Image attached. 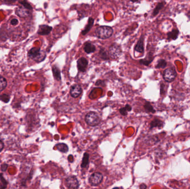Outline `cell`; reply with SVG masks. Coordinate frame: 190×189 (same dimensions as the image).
<instances>
[{
    "instance_id": "cell-8",
    "label": "cell",
    "mask_w": 190,
    "mask_h": 189,
    "mask_svg": "<svg viewBox=\"0 0 190 189\" xmlns=\"http://www.w3.org/2000/svg\"><path fill=\"white\" fill-rule=\"evenodd\" d=\"M89 65V61L85 57H81L77 61V69L80 72H85Z\"/></svg>"
},
{
    "instance_id": "cell-32",
    "label": "cell",
    "mask_w": 190,
    "mask_h": 189,
    "mask_svg": "<svg viewBox=\"0 0 190 189\" xmlns=\"http://www.w3.org/2000/svg\"><path fill=\"white\" fill-rule=\"evenodd\" d=\"M7 166H8V165H7V164H2V165H1V170H2V171H5L7 169Z\"/></svg>"
},
{
    "instance_id": "cell-34",
    "label": "cell",
    "mask_w": 190,
    "mask_h": 189,
    "mask_svg": "<svg viewBox=\"0 0 190 189\" xmlns=\"http://www.w3.org/2000/svg\"><path fill=\"white\" fill-rule=\"evenodd\" d=\"M146 188H147V186L144 184H142L140 186V189H146Z\"/></svg>"
},
{
    "instance_id": "cell-24",
    "label": "cell",
    "mask_w": 190,
    "mask_h": 189,
    "mask_svg": "<svg viewBox=\"0 0 190 189\" xmlns=\"http://www.w3.org/2000/svg\"><path fill=\"white\" fill-rule=\"evenodd\" d=\"M167 66V62L164 59H160L158 60L157 64L156 65L155 67L156 68H158V69H160V68L164 69L165 68H166Z\"/></svg>"
},
{
    "instance_id": "cell-29",
    "label": "cell",
    "mask_w": 190,
    "mask_h": 189,
    "mask_svg": "<svg viewBox=\"0 0 190 189\" xmlns=\"http://www.w3.org/2000/svg\"><path fill=\"white\" fill-rule=\"evenodd\" d=\"M0 100L2 101L5 103H7L10 100V96L7 94H4L1 96H0Z\"/></svg>"
},
{
    "instance_id": "cell-3",
    "label": "cell",
    "mask_w": 190,
    "mask_h": 189,
    "mask_svg": "<svg viewBox=\"0 0 190 189\" xmlns=\"http://www.w3.org/2000/svg\"><path fill=\"white\" fill-rule=\"evenodd\" d=\"M108 53L111 58L116 60L121 56L122 53L121 47L117 43H112L108 48Z\"/></svg>"
},
{
    "instance_id": "cell-22",
    "label": "cell",
    "mask_w": 190,
    "mask_h": 189,
    "mask_svg": "<svg viewBox=\"0 0 190 189\" xmlns=\"http://www.w3.org/2000/svg\"><path fill=\"white\" fill-rule=\"evenodd\" d=\"M144 107L146 112H147L148 113H153V114L156 113V110L154 108L153 106L151 105V103L150 102H146L144 103Z\"/></svg>"
},
{
    "instance_id": "cell-31",
    "label": "cell",
    "mask_w": 190,
    "mask_h": 189,
    "mask_svg": "<svg viewBox=\"0 0 190 189\" xmlns=\"http://www.w3.org/2000/svg\"><path fill=\"white\" fill-rule=\"evenodd\" d=\"M11 24L13 26H16L17 24H18V20L16 19V18H14L13 20L11 21Z\"/></svg>"
},
{
    "instance_id": "cell-13",
    "label": "cell",
    "mask_w": 190,
    "mask_h": 189,
    "mask_svg": "<svg viewBox=\"0 0 190 189\" xmlns=\"http://www.w3.org/2000/svg\"><path fill=\"white\" fill-rule=\"evenodd\" d=\"M15 12L17 15L20 17H26L30 13L29 10H27L26 8H25L23 6L17 7Z\"/></svg>"
},
{
    "instance_id": "cell-14",
    "label": "cell",
    "mask_w": 190,
    "mask_h": 189,
    "mask_svg": "<svg viewBox=\"0 0 190 189\" xmlns=\"http://www.w3.org/2000/svg\"><path fill=\"white\" fill-rule=\"evenodd\" d=\"M94 21L95 20L93 18H92V17H89L88 23L86 24L85 28L82 30V32H81L83 36H85L86 34L89 33L94 24Z\"/></svg>"
},
{
    "instance_id": "cell-23",
    "label": "cell",
    "mask_w": 190,
    "mask_h": 189,
    "mask_svg": "<svg viewBox=\"0 0 190 189\" xmlns=\"http://www.w3.org/2000/svg\"><path fill=\"white\" fill-rule=\"evenodd\" d=\"M56 148L58 150H59V152H62V153H67L69 151V148L67 145L64 144V143H59L56 145Z\"/></svg>"
},
{
    "instance_id": "cell-36",
    "label": "cell",
    "mask_w": 190,
    "mask_h": 189,
    "mask_svg": "<svg viewBox=\"0 0 190 189\" xmlns=\"http://www.w3.org/2000/svg\"><path fill=\"white\" fill-rule=\"evenodd\" d=\"M119 189V188H117V187H115V188H114V189Z\"/></svg>"
},
{
    "instance_id": "cell-9",
    "label": "cell",
    "mask_w": 190,
    "mask_h": 189,
    "mask_svg": "<svg viewBox=\"0 0 190 189\" xmlns=\"http://www.w3.org/2000/svg\"><path fill=\"white\" fill-rule=\"evenodd\" d=\"M82 92V88L79 84H75L71 86L70 93L71 96L73 98H78L79 96H80Z\"/></svg>"
},
{
    "instance_id": "cell-35",
    "label": "cell",
    "mask_w": 190,
    "mask_h": 189,
    "mask_svg": "<svg viewBox=\"0 0 190 189\" xmlns=\"http://www.w3.org/2000/svg\"><path fill=\"white\" fill-rule=\"evenodd\" d=\"M68 160H69V161H70L71 163H72V161H73V157L71 155H70L69 156Z\"/></svg>"
},
{
    "instance_id": "cell-5",
    "label": "cell",
    "mask_w": 190,
    "mask_h": 189,
    "mask_svg": "<svg viewBox=\"0 0 190 189\" xmlns=\"http://www.w3.org/2000/svg\"><path fill=\"white\" fill-rule=\"evenodd\" d=\"M163 78L168 83L173 82L177 77V72L174 67H170L164 70Z\"/></svg>"
},
{
    "instance_id": "cell-16",
    "label": "cell",
    "mask_w": 190,
    "mask_h": 189,
    "mask_svg": "<svg viewBox=\"0 0 190 189\" xmlns=\"http://www.w3.org/2000/svg\"><path fill=\"white\" fill-rule=\"evenodd\" d=\"M52 70L54 78L57 81H60L61 80V75L59 68L56 65H53L52 67Z\"/></svg>"
},
{
    "instance_id": "cell-27",
    "label": "cell",
    "mask_w": 190,
    "mask_h": 189,
    "mask_svg": "<svg viewBox=\"0 0 190 189\" xmlns=\"http://www.w3.org/2000/svg\"><path fill=\"white\" fill-rule=\"evenodd\" d=\"M89 161V155L87 153H85L83 159H82V164H81V167L82 168H86L87 166Z\"/></svg>"
},
{
    "instance_id": "cell-20",
    "label": "cell",
    "mask_w": 190,
    "mask_h": 189,
    "mask_svg": "<svg viewBox=\"0 0 190 189\" xmlns=\"http://www.w3.org/2000/svg\"><path fill=\"white\" fill-rule=\"evenodd\" d=\"M99 56L102 60H106L110 58V56L108 55V53L105 50V48L101 47L99 51Z\"/></svg>"
},
{
    "instance_id": "cell-25",
    "label": "cell",
    "mask_w": 190,
    "mask_h": 189,
    "mask_svg": "<svg viewBox=\"0 0 190 189\" xmlns=\"http://www.w3.org/2000/svg\"><path fill=\"white\" fill-rule=\"evenodd\" d=\"M8 183L3 178L2 174H0V189H6Z\"/></svg>"
},
{
    "instance_id": "cell-18",
    "label": "cell",
    "mask_w": 190,
    "mask_h": 189,
    "mask_svg": "<svg viewBox=\"0 0 190 189\" xmlns=\"http://www.w3.org/2000/svg\"><path fill=\"white\" fill-rule=\"evenodd\" d=\"M164 123L162 120L158 119H154L150 123V128L153 129L154 128H161L164 126Z\"/></svg>"
},
{
    "instance_id": "cell-11",
    "label": "cell",
    "mask_w": 190,
    "mask_h": 189,
    "mask_svg": "<svg viewBox=\"0 0 190 189\" xmlns=\"http://www.w3.org/2000/svg\"><path fill=\"white\" fill-rule=\"evenodd\" d=\"M144 36L141 35L136 46H134V51L140 53L144 52Z\"/></svg>"
},
{
    "instance_id": "cell-28",
    "label": "cell",
    "mask_w": 190,
    "mask_h": 189,
    "mask_svg": "<svg viewBox=\"0 0 190 189\" xmlns=\"http://www.w3.org/2000/svg\"><path fill=\"white\" fill-rule=\"evenodd\" d=\"M20 3L21 4V5L25 7V8H26L27 10H32V7L31 6V5L30 3H29L26 1H20Z\"/></svg>"
},
{
    "instance_id": "cell-37",
    "label": "cell",
    "mask_w": 190,
    "mask_h": 189,
    "mask_svg": "<svg viewBox=\"0 0 190 189\" xmlns=\"http://www.w3.org/2000/svg\"></svg>"
},
{
    "instance_id": "cell-30",
    "label": "cell",
    "mask_w": 190,
    "mask_h": 189,
    "mask_svg": "<svg viewBox=\"0 0 190 189\" xmlns=\"http://www.w3.org/2000/svg\"><path fill=\"white\" fill-rule=\"evenodd\" d=\"M165 90H166V88H165V84L161 83L160 85V94L161 96H162L165 93Z\"/></svg>"
},
{
    "instance_id": "cell-1",
    "label": "cell",
    "mask_w": 190,
    "mask_h": 189,
    "mask_svg": "<svg viewBox=\"0 0 190 189\" xmlns=\"http://www.w3.org/2000/svg\"><path fill=\"white\" fill-rule=\"evenodd\" d=\"M114 33V30L111 27L101 26L95 30V36L99 39L106 40L111 37Z\"/></svg>"
},
{
    "instance_id": "cell-19",
    "label": "cell",
    "mask_w": 190,
    "mask_h": 189,
    "mask_svg": "<svg viewBox=\"0 0 190 189\" xmlns=\"http://www.w3.org/2000/svg\"><path fill=\"white\" fill-rule=\"evenodd\" d=\"M165 3H166L165 2H161L158 3L153 11V12H152L153 16H156L158 15V14L159 13V12L164 8Z\"/></svg>"
},
{
    "instance_id": "cell-26",
    "label": "cell",
    "mask_w": 190,
    "mask_h": 189,
    "mask_svg": "<svg viewBox=\"0 0 190 189\" xmlns=\"http://www.w3.org/2000/svg\"><path fill=\"white\" fill-rule=\"evenodd\" d=\"M7 85V80L5 78L0 77V92H2L6 88Z\"/></svg>"
},
{
    "instance_id": "cell-7",
    "label": "cell",
    "mask_w": 190,
    "mask_h": 189,
    "mask_svg": "<svg viewBox=\"0 0 190 189\" xmlns=\"http://www.w3.org/2000/svg\"><path fill=\"white\" fill-rule=\"evenodd\" d=\"M103 175L100 173L92 174L89 179V182L93 186H97L102 183L103 180Z\"/></svg>"
},
{
    "instance_id": "cell-21",
    "label": "cell",
    "mask_w": 190,
    "mask_h": 189,
    "mask_svg": "<svg viewBox=\"0 0 190 189\" xmlns=\"http://www.w3.org/2000/svg\"><path fill=\"white\" fill-rule=\"evenodd\" d=\"M132 110V106L130 104H126L125 107L121 108L119 109V112L123 116H126L127 115L128 112H131Z\"/></svg>"
},
{
    "instance_id": "cell-33",
    "label": "cell",
    "mask_w": 190,
    "mask_h": 189,
    "mask_svg": "<svg viewBox=\"0 0 190 189\" xmlns=\"http://www.w3.org/2000/svg\"><path fill=\"white\" fill-rule=\"evenodd\" d=\"M3 148H4V144H3V142L0 140V152L3 149Z\"/></svg>"
},
{
    "instance_id": "cell-17",
    "label": "cell",
    "mask_w": 190,
    "mask_h": 189,
    "mask_svg": "<svg viewBox=\"0 0 190 189\" xmlns=\"http://www.w3.org/2000/svg\"><path fill=\"white\" fill-rule=\"evenodd\" d=\"M179 30L178 29H174L167 34V40H176L179 35Z\"/></svg>"
},
{
    "instance_id": "cell-10",
    "label": "cell",
    "mask_w": 190,
    "mask_h": 189,
    "mask_svg": "<svg viewBox=\"0 0 190 189\" xmlns=\"http://www.w3.org/2000/svg\"><path fill=\"white\" fill-rule=\"evenodd\" d=\"M52 30H53L52 27L46 24H42L40 25L39 27L37 33L41 36H46L49 34L52 31Z\"/></svg>"
},
{
    "instance_id": "cell-4",
    "label": "cell",
    "mask_w": 190,
    "mask_h": 189,
    "mask_svg": "<svg viewBox=\"0 0 190 189\" xmlns=\"http://www.w3.org/2000/svg\"><path fill=\"white\" fill-rule=\"evenodd\" d=\"M85 122L90 126H96L100 122V118L97 113L90 112L85 116Z\"/></svg>"
},
{
    "instance_id": "cell-2",
    "label": "cell",
    "mask_w": 190,
    "mask_h": 189,
    "mask_svg": "<svg viewBox=\"0 0 190 189\" xmlns=\"http://www.w3.org/2000/svg\"><path fill=\"white\" fill-rule=\"evenodd\" d=\"M28 57L36 62L39 63L46 58V54L40 48L33 47L29 51Z\"/></svg>"
},
{
    "instance_id": "cell-15",
    "label": "cell",
    "mask_w": 190,
    "mask_h": 189,
    "mask_svg": "<svg viewBox=\"0 0 190 189\" xmlns=\"http://www.w3.org/2000/svg\"><path fill=\"white\" fill-rule=\"evenodd\" d=\"M96 46L94 44H93L92 43L87 42L85 44L83 50L87 54H90V53L95 52L96 51Z\"/></svg>"
},
{
    "instance_id": "cell-6",
    "label": "cell",
    "mask_w": 190,
    "mask_h": 189,
    "mask_svg": "<svg viewBox=\"0 0 190 189\" xmlns=\"http://www.w3.org/2000/svg\"><path fill=\"white\" fill-rule=\"evenodd\" d=\"M66 185L70 189H77L79 186V180L75 176H69L66 179Z\"/></svg>"
},
{
    "instance_id": "cell-12",
    "label": "cell",
    "mask_w": 190,
    "mask_h": 189,
    "mask_svg": "<svg viewBox=\"0 0 190 189\" xmlns=\"http://www.w3.org/2000/svg\"><path fill=\"white\" fill-rule=\"evenodd\" d=\"M154 57L151 53H148V55L144 59H141L139 60V63L145 66H148L153 61Z\"/></svg>"
}]
</instances>
